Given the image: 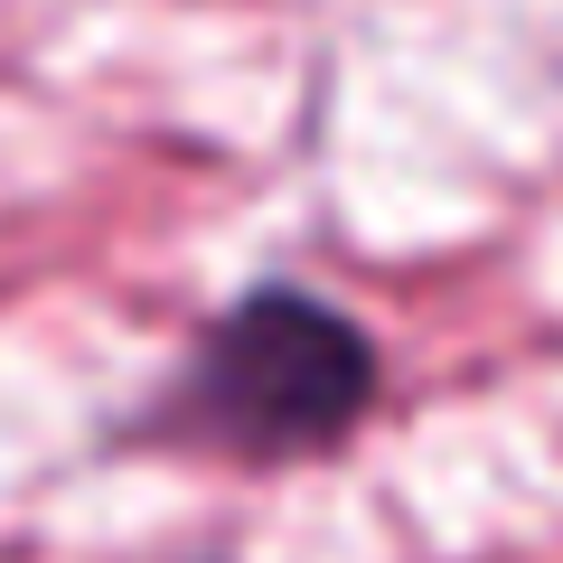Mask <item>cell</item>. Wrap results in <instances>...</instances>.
<instances>
[{
  "mask_svg": "<svg viewBox=\"0 0 563 563\" xmlns=\"http://www.w3.org/2000/svg\"><path fill=\"white\" fill-rule=\"evenodd\" d=\"M366 404H376V339L347 310L273 282V291H244L198 339V366L179 385V432L254 451V461H301L347 442Z\"/></svg>",
  "mask_w": 563,
  "mask_h": 563,
  "instance_id": "1",
  "label": "cell"
}]
</instances>
